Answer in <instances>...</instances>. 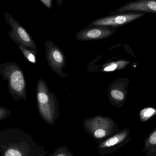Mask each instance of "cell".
<instances>
[{
	"label": "cell",
	"instance_id": "obj_1",
	"mask_svg": "<svg viewBox=\"0 0 156 156\" xmlns=\"http://www.w3.org/2000/svg\"><path fill=\"white\" fill-rule=\"evenodd\" d=\"M44 148L24 130L13 128L0 131L2 156H38L47 153Z\"/></svg>",
	"mask_w": 156,
	"mask_h": 156
},
{
	"label": "cell",
	"instance_id": "obj_2",
	"mask_svg": "<svg viewBox=\"0 0 156 156\" xmlns=\"http://www.w3.org/2000/svg\"><path fill=\"white\" fill-rule=\"evenodd\" d=\"M36 100L41 118L49 125H54L60 117L59 103L43 79H40L37 83Z\"/></svg>",
	"mask_w": 156,
	"mask_h": 156
},
{
	"label": "cell",
	"instance_id": "obj_3",
	"mask_svg": "<svg viewBox=\"0 0 156 156\" xmlns=\"http://www.w3.org/2000/svg\"><path fill=\"white\" fill-rule=\"evenodd\" d=\"M0 75L7 82L9 93L14 100L26 101L25 78L23 70L16 62L7 61L0 64Z\"/></svg>",
	"mask_w": 156,
	"mask_h": 156
},
{
	"label": "cell",
	"instance_id": "obj_4",
	"mask_svg": "<svg viewBox=\"0 0 156 156\" xmlns=\"http://www.w3.org/2000/svg\"><path fill=\"white\" fill-rule=\"evenodd\" d=\"M83 125L86 133L98 144L122 130L114 120L100 115L85 118Z\"/></svg>",
	"mask_w": 156,
	"mask_h": 156
},
{
	"label": "cell",
	"instance_id": "obj_5",
	"mask_svg": "<svg viewBox=\"0 0 156 156\" xmlns=\"http://www.w3.org/2000/svg\"><path fill=\"white\" fill-rule=\"evenodd\" d=\"M4 16L5 22L11 27V31L8 33L10 39L17 46L20 45L37 53L36 44L26 29L8 12H5Z\"/></svg>",
	"mask_w": 156,
	"mask_h": 156
},
{
	"label": "cell",
	"instance_id": "obj_6",
	"mask_svg": "<svg viewBox=\"0 0 156 156\" xmlns=\"http://www.w3.org/2000/svg\"><path fill=\"white\" fill-rule=\"evenodd\" d=\"M46 58L52 70L62 78H66L68 74L63 69L66 66V56L61 49L51 40L45 43Z\"/></svg>",
	"mask_w": 156,
	"mask_h": 156
},
{
	"label": "cell",
	"instance_id": "obj_7",
	"mask_svg": "<svg viewBox=\"0 0 156 156\" xmlns=\"http://www.w3.org/2000/svg\"><path fill=\"white\" fill-rule=\"evenodd\" d=\"M131 139L130 130L128 128H125L120 132L98 144L97 152L102 156L111 154L125 146Z\"/></svg>",
	"mask_w": 156,
	"mask_h": 156
},
{
	"label": "cell",
	"instance_id": "obj_8",
	"mask_svg": "<svg viewBox=\"0 0 156 156\" xmlns=\"http://www.w3.org/2000/svg\"><path fill=\"white\" fill-rule=\"evenodd\" d=\"M129 79L121 78L114 81L107 89L109 102L111 105L121 109L124 105L128 94Z\"/></svg>",
	"mask_w": 156,
	"mask_h": 156
},
{
	"label": "cell",
	"instance_id": "obj_9",
	"mask_svg": "<svg viewBox=\"0 0 156 156\" xmlns=\"http://www.w3.org/2000/svg\"><path fill=\"white\" fill-rule=\"evenodd\" d=\"M146 14L144 13L118 14L101 17L91 22L89 27L106 26L118 27L132 23Z\"/></svg>",
	"mask_w": 156,
	"mask_h": 156
},
{
	"label": "cell",
	"instance_id": "obj_10",
	"mask_svg": "<svg viewBox=\"0 0 156 156\" xmlns=\"http://www.w3.org/2000/svg\"><path fill=\"white\" fill-rule=\"evenodd\" d=\"M117 27L106 26H95L80 30L76 38L80 41H90L106 38L113 34Z\"/></svg>",
	"mask_w": 156,
	"mask_h": 156
},
{
	"label": "cell",
	"instance_id": "obj_11",
	"mask_svg": "<svg viewBox=\"0 0 156 156\" xmlns=\"http://www.w3.org/2000/svg\"><path fill=\"white\" fill-rule=\"evenodd\" d=\"M131 12L156 13V0H136L127 3L111 13L112 14L126 13Z\"/></svg>",
	"mask_w": 156,
	"mask_h": 156
},
{
	"label": "cell",
	"instance_id": "obj_12",
	"mask_svg": "<svg viewBox=\"0 0 156 156\" xmlns=\"http://www.w3.org/2000/svg\"><path fill=\"white\" fill-rule=\"evenodd\" d=\"M143 151L147 156H156V127L144 140Z\"/></svg>",
	"mask_w": 156,
	"mask_h": 156
},
{
	"label": "cell",
	"instance_id": "obj_13",
	"mask_svg": "<svg viewBox=\"0 0 156 156\" xmlns=\"http://www.w3.org/2000/svg\"><path fill=\"white\" fill-rule=\"evenodd\" d=\"M130 61L125 60H119L116 61L106 63L102 66L101 71L110 72L126 68Z\"/></svg>",
	"mask_w": 156,
	"mask_h": 156
},
{
	"label": "cell",
	"instance_id": "obj_14",
	"mask_svg": "<svg viewBox=\"0 0 156 156\" xmlns=\"http://www.w3.org/2000/svg\"><path fill=\"white\" fill-rule=\"evenodd\" d=\"M139 119L142 122H145L156 116V107H145L139 112Z\"/></svg>",
	"mask_w": 156,
	"mask_h": 156
},
{
	"label": "cell",
	"instance_id": "obj_15",
	"mask_svg": "<svg viewBox=\"0 0 156 156\" xmlns=\"http://www.w3.org/2000/svg\"><path fill=\"white\" fill-rule=\"evenodd\" d=\"M23 55L27 60L30 63L33 64H37L36 52L33 50H30L22 46L17 45Z\"/></svg>",
	"mask_w": 156,
	"mask_h": 156
},
{
	"label": "cell",
	"instance_id": "obj_16",
	"mask_svg": "<svg viewBox=\"0 0 156 156\" xmlns=\"http://www.w3.org/2000/svg\"><path fill=\"white\" fill-rule=\"evenodd\" d=\"M49 156H75L66 146H61L58 147L54 153L49 154Z\"/></svg>",
	"mask_w": 156,
	"mask_h": 156
},
{
	"label": "cell",
	"instance_id": "obj_17",
	"mask_svg": "<svg viewBox=\"0 0 156 156\" xmlns=\"http://www.w3.org/2000/svg\"><path fill=\"white\" fill-rule=\"evenodd\" d=\"M12 114L11 111L7 108L0 106V121L5 120Z\"/></svg>",
	"mask_w": 156,
	"mask_h": 156
},
{
	"label": "cell",
	"instance_id": "obj_18",
	"mask_svg": "<svg viewBox=\"0 0 156 156\" xmlns=\"http://www.w3.org/2000/svg\"><path fill=\"white\" fill-rule=\"evenodd\" d=\"M42 4L46 6L48 9H51L52 6V0H40Z\"/></svg>",
	"mask_w": 156,
	"mask_h": 156
},
{
	"label": "cell",
	"instance_id": "obj_19",
	"mask_svg": "<svg viewBox=\"0 0 156 156\" xmlns=\"http://www.w3.org/2000/svg\"><path fill=\"white\" fill-rule=\"evenodd\" d=\"M47 154H43L40 155L38 156H46L47 155Z\"/></svg>",
	"mask_w": 156,
	"mask_h": 156
},
{
	"label": "cell",
	"instance_id": "obj_20",
	"mask_svg": "<svg viewBox=\"0 0 156 156\" xmlns=\"http://www.w3.org/2000/svg\"><path fill=\"white\" fill-rule=\"evenodd\" d=\"M0 86H1V82H0Z\"/></svg>",
	"mask_w": 156,
	"mask_h": 156
},
{
	"label": "cell",
	"instance_id": "obj_21",
	"mask_svg": "<svg viewBox=\"0 0 156 156\" xmlns=\"http://www.w3.org/2000/svg\"><path fill=\"white\" fill-rule=\"evenodd\" d=\"M122 156V155H119V156Z\"/></svg>",
	"mask_w": 156,
	"mask_h": 156
},
{
	"label": "cell",
	"instance_id": "obj_22",
	"mask_svg": "<svg viewBox=\"0 0 156 156\" xmlns=\"http://www.w3.org/2000/svg\"></svg>",
	"mask_w": 156,
	"mask_h": 156
}]
</instances>
